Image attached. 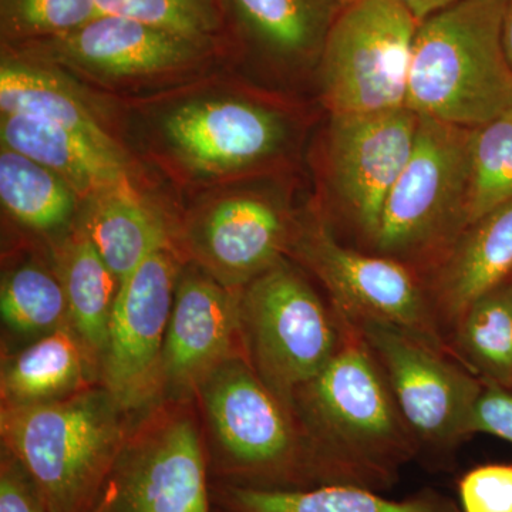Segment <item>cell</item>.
I'll list each match as a JSON object with an SVG mask.
<instances>
[{
	"label": "cell",
	"mask_w": 512,
	"mask_h": 512,
	"mask_svg": "<svg viewBox=\"0 0 512 512\" xmlns=\"http://www.w3.org/2000/svg\"><path fill=\"white\" fill-rule=\"evenodd\" d=\"M342 320V345L292 410L333 483L380 491L421 450L365 340Z\"/></svg>",
	"instance_id": "cell-1"
},
{
	"label": "cell",
	"mask_w": 512,
	"mask_h": 512,
	"mask_svg": "<svg viewBox=\"0 0 512 512\" xmlns=\"http://www.w3.org/2000/svg\"><path fill=\"white\" fill-rule=\"evenodd\" d=\"M503 9L504 0H458L420 23L407 109L467 128L483 126L512 109Z\"/></svg>",
	"instance_id": "cell-2"
},
{
	"label": "cell",
	"mask_w": 512,
	"mask_h": 512,
	"mask_svg": "<svg viewBox=\"0 0 512 512\" xmlns=\"http://www.w3.org/2000/svg\"><path fill=\"white\" fill-rule=\"evenodd\" d=\"M127 413L103 386L2 407L0 439L39 484L49 512H89L126 443Z\"/></svg>",
	"instance_id": "cell-3"
},
{
	"label": "cell",
	"mask_w": 512,
	"mask_h": 512,
	"mask_svg": "<svg viewBox=\"0 0 512 512\" xmlns=\"http://www.w3.org/2000/svg\"><path fill=\"white\" fill-rule=\"evenodd\" d=\"M195 397L227 483L265 490L335 484L295 413L262 382L247 357L235 356L218 366Z\"/></svg>",
	"instance_id": "cell-4"
},
{
	"label": "cell",
	"mask_w": 512,
	"mask_h": 512,
	"mask_svg": "<svg viewBox=\"0 0 512 512\" xmlns=\"http://www.w3.org/2000/svg\"><path fill=\"white\" fill-rule=\"evenodd\" d=\"M473 130L420 117L412 156L384 204L376 254L431 271L453 247L466 228Z\"/></svg>",
	"instance_id": "cell-5"
},
{
	"label": "cell",
	"mask_w": 512,
	"mask_h": 512,
	"mask_svg": "<svg viewBox=\"0 0 512 512\" xmlns=\"http://www.w3.org/2000/svg\"><path fill=\"white\" fill-rule=\"evenodd\" d=\"M239 323L249 365L291 410L296 392L325 369L345 332L335 309L286 258L242 288Z\"/></svg>",
	"instance_id": "cell-6"
},
{
	"label": "cell",
	"mask_w": 512,
	"mask_h": 512,
	"mask_svg": "<svg viewBox=\"0 0 512 512\" xmlns=\"http://www.w3.org/2000/svg\"><path fill=\"white\" fill-rule=\"evenodd\" d=\"M419 25L397 0H352L339 9L320 53L330 116L406 107Z\"/></svg>",
	"instance_id": "cell-7"
},
{
	"label": "cell",
	"mask_w": 512,
	"mask_h": 512,
	"mask_svg": "<svg viewBox=\"0 0 512 512\" xmlns=\"http://www.w3.org/2000/svg\"><path fill=\"white\" fill-rule=\"evenodd\" d=\"M185 404L158 403L130 429L89 512H211L207 450Z\"/></svg>",
	"instance_id": "cell-8"
},
{
	"label": "cell",
	"mask_w": 512,
	"mask_h": 512,
	"mask_svg": "<svg viewBox=\"0 0 512 512\" xmlns=\"http://www.w3.org/2000/svg\"><path fill=\"white\" fill-rule=\"evenodd\" d=\"M288 252L325 286L342 318L389 323L456 356L424 279L412 266L346 247L320 220L293 228Z\"/></svg>",
	"instance_id": "cell-9"
},
{
	"label": "cell",
	"mask_w": 512,
	"mask_h": 512,
	"mask_svg": "<svg viewBox=\"0 0 512 512\" xmlns=\"http://www.w3.org/2000/svg\"><path fill=\"white\" fill-rule=\"evenodd\" d=\"M348 322L375 357L421 451L451 453L471 437V413L483 389L476 373L446 350L389 323Z\"/></svg>",
	"instance_id": "cell-10"
},
{
	"label": "cell",
	"mask_w": 512,
	"mask_h": 512,
	"mask_svg": "<svg viewBox=\"0 0 512 512\" xmlns=\"http://www.w3.org/2000/svg\"><path fill=\"white\" fill-rule=\"evenodd\" d=\"M178 276L173 252L164 248L148 256L120 285L99 380L124 413L161 403L165 333Z\"/></svg>",
	"instance_id": "cell-11"
},
{
	"label": "cell",
	"mask_w": 512,
	"mask_h": 512,
	"mask_svg": "<svg viewBox=\"0 0 512 512\" xmlns=\"http://www.w3.org/2000/svg\"><path fill=\"white\" fill-rule=\"evenodd\" d=\"M420 117L407 107L330 116V177L343 207L373 245L384 204L412 156Z\"/></svg>",
	"instance_id": "cell-12"
},
{
	"label": "cell",
	"mask_w": 512,
	"mask_h": 512,
	"mask_svg": "<svg viewBox=\"0 0 512 512\" xmlns=\"http://www.w3.org/2000/svg\"><path fill=\"white\" fill-rule=\"evenodd\" d=\"M239 295L204 269L178 276L165 333L161 402L187 403L218 366L245 356Z\"/></svg>",
	"instance_id": "cell-13"
},
{
	"label": "cell",
	"mask_w": 512,
	"mask_h": 512,
	"mask_svg": "<svg viewBox=\"0 0 512 512\" xmlns=\"http://www.w3.org/2000/svg\"><path fill=\"white\" fill-rule=\"evenodd\" d=\"M164 134L177 156L201 174H227L274 156L285 127L272 111L241 100H202L165 117Z\"/></svg>",
	"instance_id": "cell-14"
},
{
	"label": "cell",
	"mask_w": 512,
	"mask_h": 512,
	"mask_svg": "<svg viewBox=\"0 0 512 512\" xmlns=\"http://www.w3.org/2000/svg\"><path fill=\"white\" fill-rule=\"evenodd\" d=\"M293 228L271 202L249 195L224 198L195 222L191 252L225 288L242 291L285 258Z\"/></svg>",
	"instance_id": "cell-15"
},
{
	"label": "cell",
	"mask_w": 512,
	"mask_h": 512,
	"mask_svg": "<svg viewBox=\"0 0 512 512\" xmlns=\"http://www.w3.org/2000/svg\"><path fill=\"white\" fill-rule=\"evenodd\" d=\"M47 42L60 59L111 77L168 72L190 62L200 50V43L188 37L114 15L94 16Z\"/></svg>",
	"instance_id": "cell-16"
},
{
	"label": "cell",
	"mask_w": 512,
	"mask_h": 512,
	"mask_svg": "<svg viewBox=\"0 0 512 512\" xmlns=\"http://www.w3.org/2000/svg\"><path fill=\"white\" fill-rule=\"evenodd\" d=\"M511 276L512 200L468 227L430 271L426 288L447 339L477 299Z\"/></svg>",
	"instance_id": "cell-17"
},
{
	"label": "cell",
	"mask_w": 512,
	"mask_h": 512,
	"mask_svg": "<svg viewBox=\"0 0 512 512\" xmlns=\"http://www.w3.org/2000/svg\"><path fill=\"white\" fill-rule=\"evenodd\" d=\"M0 138L3 147L49 168L80 194L94 198L130 185L120 150L59 124L2 114Z\"/></svg>",
	"instance_id": "cell-18"
},
{
	"label": "cell",
	"mask_w": 512,
	"mask_h": 512,
	"mask_svg": "<svg viewBox=\"0 0 512 512\" xmlns=\"http://www.w3.org/2000/svg\"><path fill=\"white\" fill-rule=\"evenodd\" d=\"M96 376L82 340L66 326L3 360L2 407L55 402L87 389Z\"/></svg>",
	"instance_id": "cell-19"
},
{
	"label": "cell",
	"mask_w": 512,
	"mask_h": 512,
	"mask_svg": "<svg viewBox=\"0 0 512 512\" xmlns=\"http://www.w3.org/2000/svg\"><path fill=\"white\" fill-rule=\"evenodd\" d=\"M215 495L227 512H461L453 500L436 491L390 500L375 490L350 484L265 490L224 483Z\"/></svg>",
	"instance_id": "cell-20"
},
{
	"label": "cell",
	"mask_w": 512,
	"mask_h": 512,
	"mask_svg": "<svg viewBox=\"0 0 512 512\" xmlns=\"http://www.w3.org/2000/svg\"><path fill=\"white\" fill-rule=\"evenodd\" d=\"M83 234L92 241L120 285L148 256L170 248L167 228L131 185L92 198Z\"/></svg>",
	"instance_id": "cell-21"
},
{
	"label": "cell",
	"mask_w": 512,
	"mask_h": 512,
	"mask_svg": "<svg viewBox=\"0 0 512 512\" xmlns=\"http://www.w3.org/2000/svg\"><path fill=\"white\" fill-rule=\"evenodd\" d=\"M57 275L66 293L70 326L99 372L119 279L83 232L64 245Z\"/></svg>",
	"instance_id": "cell-22"
},
{
	"label": "cell",
	"mask_w": 512,
	"mask_h": 512,
	"mask_svg": "<svg viewBox=\"0 0 512 512\" xmlns=\"http://www.w3.org/2000/svg\"><path fill=\"white\" fill-rule=\"evenodd\" d=\"M248 32L269 52L289 60L320 56L336 0H229Z\"/></svg>",
	"instance_id": "cell-23"
},
{
	"label": "cell",
	"mask_w": 512,
	"mask_h": 512,
	"mask_svg": "<svg viewBox=\"0 0 512 512\" xmlns=\"http://www.w3.org/2000/svg\"><path fill=\"white\" fill-rule=\"evenodd\" d=\"M451 349L485 383L512 389V291L504 282L477 299L451 329Z\"/></svg>",
	"instance_id": "cell-24"
},
{
	"label": "cell",
	"mask_w": 512,
	"mask_h": 512,
	"mask_svg": "<svg viewBox=\"0 0 512 512\" xmlns=\"http://www.w3.org/2000/svg\"><path fill=\"white\" fill-rule=\"evenodd\" d=\"M0 110L2 114L35 117L59 124L93 138L103 146L120 150L92 111L72 90L67 89L55 74L35 66L18 62L2 63Z\"/></svg>",
	"instance_id": "cell-25"
},
{
	"label": "cell",
	"mask_w": 512,
	"mask_h": 512,
	"mask_svg": "<svg viewBox=\"0 0 512 512\" xmlns=\"http://www.w3.org/2000/svg\"><path fill=\"white\" fill-rule=\"evenodd\" d=\"M73 191L49 168L2 146L0 200L20 224L39 232L62 228L73 214Z\"/></svg>",
	"instance_id": "cell-26"
},
{
	"label": "cell",
	"mask_w": 512,
	"mask_h": 512,
	"mask_svg": "<svg viewBox=\"0 0 512 512\" xmlns=\"http://www.w3.org/2000/svg\"><path fill=\"white\" fill-rule=\"evenodd\" d=\"M0 313L3 325L25 338L39 339L70 326L66 293L59 275L33 262L20 265L3 279Z\"/></svg>",
	"instance_id": "cell-27"
},
{
	"label": "cell",
	"mask_w": 512,
	"mask_h": 512,
	"mask_svg": "<svg viewBox=\"0 0 512 512\" xmlns=\"http://www.w3.org/2000/svg\"><path fill=\"white\" fill-rule=\"evenodd\" d=\"M512 200V109L473 130L464 231Z\"/></svg>",
	"instance_id": "cell-28"
},
{
	"label": "cell",
	"mask_w": 512,
	"mask_h": 512,
	"mask_svg": "<svg viewBox=\"0 0 512 512\" xmlns=\"http://www.w3.org/2000/svg\"><path fill=\"white\" fill-rule=\"evenodd\" d=\"M96 6L99 15L140 20L200 45L220 26L218 0H96Z\"/></svg>",
	"instance_id": "cell-29"
},
{
	"label": "cell",
	"mask_w": 512,
	"mask_h": 512,
	"mask_svg": "<svg viewBox=\"0 0 512 512\" xmlns=\"http://www.w3.org/2000/svg\"><path fill=\"white\" fill-rule=\"evenodd\" d=\"M99 15L96 0H0L3 35L53 39Z\"/></svg>",
	"instance_id": "cell-30"
},
{
	"label": "cell",
	"mask_w": 512,
	"mask_h": 512,
	"mask_svg": "<svg viewBox=\"0 0 512 512\" xmlns=\"http://www.w3.org/2000/svg\"><path fill=\"white\" fill-rule=\"evenodd\" d=\"M461 512H512V464L471 468L458 481Z\"/></svg>",
	"instance_id": "cell-31"
},
{
	"label": "cell",
	"mask_w": 512,
	"mask_h": 512,
	"mask_svg": "<svg viewBox=\"0 0 512 512\" xmlns=\"http://www.w3.org/2000/svg\"><path fill=\"white\" fill-rule=\"evenodd\" d=\"M0 512H49L39 484L9 450L0 457Z\"/></svg>",
	"instance_id": "cell-32"
},
{
	"label": "cell",
	"mask_w": 512,
	"mask_h": 512,
	"mask_svg": "<svg viewBox=\"0 0 512 512\" xmlns=\"http://www.w3.org/2000/svg\"><path fill=\"white\" fill-rule=\"evenodd\" d=\"M470 433L488 434L512 444V389L483 382L474 404Z\"/></svg>",
	"instance_id": "cell-33"
},
{
	"label": "cell",
	"mask_w": 512,
	"mask_h": 512,
	"mask_svg": "<svg viewBox=\"0 0 512 512\" xmlns=\"http://www.w3.org/2000/svg\"><path fill=\"white\" fill-rule=\"evenodd\" d=\"M417 22L431 18L441 10L450 8L458 0H397Z\"/></svg>",
	"instance_id": "cell-34"
},
{
	"label": "cell",
	"mask_w": 512,
	"mask_h": 512,
	"mask_svg": "<svg viewBox=\"0 0 512 512\" xmlns=\"http://www.w3.org/2000/svg\"><path fill=\"white\" fill-rule=\"evenodd\" d=\"M503 43L508 62L512 67V0H504Z\"/></svg>",
	"instance_id": "cell-35"
},
{
	"label": "cell",
	"mask_w": 512,
	"mask_h": 512,
	"mask_svg": "<svg viewBox=\"0 0 512 512\" xmlns=\"http://www.w3.org/2000/svg\"><path fill=\"white\" fill-rule=\"evenodd\" d=\"M340 6L346 5V3L352 2V0H336Z\"/></svg>",
	"instance_id": "cell-36"
},
{
	"label": "cell",
	"mask_w": 512,
	"mask_h": 512,
	"mask_svg": "<svg viewBox=\"0 0 512 512\" xmlns=\"http://www.w3.org/2000/svg\"><path fill=\"white\" fill-rule=\"evenodd\" d=\"M508 282H510V286H511V291H512V276L510 279H508Z\"/></svg>",
	"instance_id": "cell-37"
}]
</instances>
